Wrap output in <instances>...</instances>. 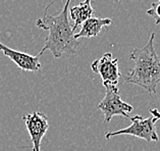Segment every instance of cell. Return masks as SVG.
<instances>
[{"label": "cell", "mask_w": 160, "mask_h": 151, "mask_svg": "<svg viewBox=\"0 0 160 151\" xmlns=\"http://www.w3.org/2000/svg\"><path fill=\"white\" fill-rule=\"evenodd\" d=\"M22 119L33 143L32 151H40L42 139L47 133L49 128L47 115L42 111H34L32 113L24 114Z\"/></svg>", "instance_id": "5b68a950"}, {"label": "cell", "mask_w": 160, "mask_h": 151, "mask_svg": "<svg viewBox=\"0 0 160 151\" xmlns=\"http://www.w3.org/2000/svg\"><path fill=\"white\" fill-rule=\"evenodd\" d=\"M0 51L13 61L22 71L27 72H37L42 68V64L39 60V56H33L28 53L18 51L11 49L6 45L0 42Z\"/></svg>", "instance_id": "52a82bcc"}, {"label": "cell", "mask_w": 160, "mask_h": 151, "mask_svg": "<svg viewBox=\"0 0 160 151\" xmlns=\"http://www.w3.org/2000/svg\"><path fill=\"white\" fill-rule=\"evenodd\" d=\"M103 86L105 88V96L99 103L98 109L102 111L104 122L109 123L114 115L131 118L130 112L134 110V107L122 100L118 85L103 84Z\"/></svg>", "instance_id": "3957f363"}, {"label": "cell", "mask_w": 160, "mask_h": 151, "mask_svg": "<svg viewBox=\"0 0 160 151\" xmlns=\"http://www.w3.org/2000/svg\"><path fill=\"white\" fill-rule=\"evenodd\" d=\"M147 14L151 15L155 20V24H160V0L157 2H153L149 9L147 10Z\"/></svg>", "instance_id": "30bf717a"}, {"label": "cell", "mask_w": 160, "mask_h": 151, "mask_svg": "<svg viewBox=\"0 0 160 151\" xmlns=\"http://www.w3.org/2000/svg\"><path fill=\"white\" fill-rule=\"evenodd\" d=\"M154 38L155 33H152L145 47L132 50L130 58L134 68L122 79V83L138 85L152 96L156 95L160 83V59L154 49Z\"/></svg>", "instance_id": "7a4b0ae2"}, {"label": "cell", "mask_w": 160, "mask_h": 151, "mask_svg": "<svg viewBox=\"0 0 160 151\" xmlns=\"http://www.w3.org/2000/svg\"><path fill=\"white\" fill-rule=\"evenodd\" d=\"M115 1H120V0H115Z\"/></svg>", "instance_id": "7c38bea8"}, {"label": "cell", "mask_w": 160, "mask_h": 151, "mask_svg": "<svg viewBox=\"0 0 160 151\" xmlns=\"http://www.w3.org/2000/svg\"><path fill=\"white\" fill-rule=\"evenodd\" d=\"M71 1L72 0H65L62 10H60L59 13L53 15L48 13V9L53 4V2L50 3L45 8L43 17L37 20L36 26L38 28L49 32L39 56H41L46 50L51 51L55 58H60L63 53H77L82 42L75 38L72 27L68 20Z\"/></svg>", "instance_id": "6da1fadb"}, {"label": "cell", "mask_w": 160, "mask_h": 151, "mask_svg": "<svg viewBox=\"0 0 160 151\" xmlns=\"http://www.w3.org/2000/svg\"><path fill=\"white\" fill-rule=\"evenodd\" d=\"M132 125L126 129H122L115 132H106L105 138L110 139L111 137L118 136V135H131L138 138L144 139L147 142H157L159 137L156 131L155 123L158 121L154 117L143 118L141 115H135L131 117Z\"/></svg>", "instance_id": "277c9868"}, {"label": "cell", "mask_w": 160, "mask_h": 151, "mask_svg": "<svg viewBox=\"0 0 160 151\" xmlns=\"http://www.w3.org/2000/svg\"><path fill=\"white\" fill-rule=\"evenodd\" d=\"M112 24L110 18H100L93 17L84 22L81 26V30L78 34H75V38L79 40L80 38H92L98 36L104 27Z\"/></svg>", "instance_id": "ba28073f"}, {"label": "cell", "mask_w": 160, "mask_h": 151, "mask_svg": "<svg viewBox=\"0 0 160 151\" xmlns=\"http://www.w3.org/2000/svg\"><path fill=\"white\" fill-rule=\"evenodd\" d=\"M91 2H92V0H84L80 4L75 5L69 9L71 18L73 22V25L72 26L73 32H75V30L78 27L82 26V24H83L84 22L93 18L96 14L92 7Z\"/></svg>", "instance_id": "9c48e42d"}, {"label": "cell", "mask_w": 160, "mask_h": 151, "mask_svg": "<svg viewBox=\"0 0 160 151\" xmlns=\"http://www.w3.org/2000/svg\"><path fill=\"white\" fill-rule=\"evenodd\" d=\"M92 71L99 73L103 84L118 85L122 73L118 68V59L114 58L111 52H106L102 57L94 60L91 63Z\"/></svg>", "instance_id": "8992f818"}, {"label": "cell", "mask_w": 160, "mask_h": 151, "mask_svg": "<svg viewBox=\"0 0 160 151\" xmlns=\"http://www.w3.org/2000/svg\"><path fill=\"white\" fill-rule=\"evenodd\" d=\"M150 113L152 114V117L156 118L157 119H160V112L158 109H156V108H154V109H150Z\"/></svg>", "instance_id": "8fae6325"}]
</instances>
